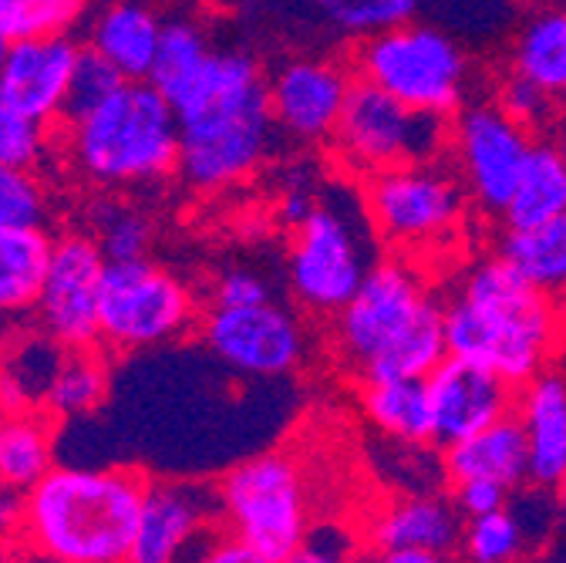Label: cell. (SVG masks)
<instances>
[{"mask_svg":"<svg viewBox=\"0 0 566 563\" xmlns=\"http://www.w3.org/2000/svg\"><path fill=\"white\" fill-rule=\"evenodd\" d=\"M179 115V179L196 192L247 183L273 149V112L260 64L243 51H212L199 82L172 105Z\"/></svg>","mask_w":566,"mask_h":563,"instance_id":"obj_1","label":"cell"},{"mask_svg":"<svg viewBox=\"0 0 566 563\" xmlns=\"http://www.w3.org/2000/svg\"><path fill=\"white\" fill-rule=\"evenodd\" d=\"M563 341V307L536 291L506 257L472 263L446 307V347L523 388L549 368Z\"/></svg>","mask_w":566,"mask_h":563,"instance_id":"obj_2","label":"cell"},{"mask_svg":"<svg viewBox=\"0 0 566 563\" xmlns=\"http://www.w3.org/2000/svg\"><path fill=\"white\" fill-rule=\"evenodd\" d=\"M146 486L135 469L54 466L28 489L21 543L54 563H125Z\"/></svg>","mask_w":566,"mask_h":563,"instance_id":"obj_3","label":"cell"},{"mask_svg":"<svg viewBox=\"0 0 566 563\" xmlns=\"http://www.w3.org/2000/svg\"><path fill=\"white\" fill-rule=\"evenodd\" d=\"M61 156L88 186L122 192L179 173V115L153 82H122L61 125Z\"/></svg>","mask_w":566,"mask_h":563,"instance_id":"obj_4","label":"cell"},{"mask_svg":"<svg viewBox=\"0 0 566 563\" xmlns=\"http://www.w3.org/2000/svg\"><path fill=\"white\" fill-rule=\"evenodd\" d=\"M220 530L266 560H287L314 530L304 466L291 452H263L233 466L220 486Z\"/></svg>","mask_w":566,"mask_h":563,"instance_id":"obj_5","label":"cell"},{"mask_svg":"<svg viewBox=\"0 0 566 563\" xmlns=\"http://www.w3.org/2000/svg\"><path fill=\"white\" fill-rule=\"evenodd\" d=\"M354 79L368 82L415 112L455 115L469 92V58L429 24H398L365 38L354 54Z\"/></svg>","mask_w":566,"mask_h":563,"instance_id":"obj_6","label":"cell"},{"mask_svg":"<svg viewBox=\"0 0 566 563\" xmlns=\"http://www.w3.org/2000/svg\"><path fill=\"white\" fill-rule=\"evenodd\" d=\"M449 125L446 115L415 112L368 82H354L331 146L344 169L371 179L398 166L439 163L449 149Z\"/></svg>","mask_w":566,"mask_h":563,"instance_id":"obj_7","label":"cell"},{"mask_svg":"<svg viewBox=\"0 0 566 563\" xmlns=\"http://www.w3.org/2000/svg\"><path fill=\"white\" fill-rule=\"evenodd\" d=\"M196 321L199 301L169 267L149 257L108 263L98 304V344L112 351L156 347L182 337Z\"/></svg>","mask_w":566,"mask_h":563,"instance_id":"obj_8","label":"cell"},{"mask_svg":"<svg viewBox=\"0 0 566 563\" xmlns=\"http://www.w3.org/2000/svg\"><path fill=\"white\" fill-rule=\"evenodd\" d=\"M365 213L385 243L424 250L455 237L465 213V189L439 163L398 166L365 179Z\"/></svg>","mask_w":566,"mask_h":563,"instance_id":"obj_9","label":"cell"},{"mask_svg":"<svg viewBox=\"0 0 566 563\" xmlns=\"http://www.w3.org/2000/svg\"><path fill=\"white\" fill-rule=\"evenodd\" d=\"M432 304L436 298L408 260H378L361 280L358 294L334 314V351L361 378Z\"/></svg>","mask_w":566,"mask_h":563,"instance_id":"obj_10","label":"cell"},{"mask_svg":"<svg viewBox=\"0 0 566 563\" xmlns=\"http://www.w3.org/2000/svg\"><path fill=\"white\" fill-rule=\"evenodd\" d=\"M536 138L500 102H475L455 112L449 125V149L462 179V189L485 209L500 213L510 206L520 176L530 163Z\"/></svg>","mask_w":566,"mask_h":563,"instance_id":"obj_11","label":"cell"},{"mask_svg":"<svg viewBox=\"0 0 566 563\" xmlns=\"http://www.w3.org/2000/svg\"><path fill=\"white\" fill-rule=\"evenodd\" d=\"M291 288L311 314H337L371 270L361 230L337 206L321 202L294 230L291 240Z\"/></svg>","mask_w":566,"mask_h":563,"instance_id":"obj_12","label":"cell"},{"mask_svg":"<svg viewBox=\"0 0 566 563\" xmlns=\"http://www.w3.org/2000/svg\"><path fill=\"white\" fill-rule=\"evenodd\" d=\"M202 344L240 375L280 378L307 355L304 324L276 301L247 307H212L199 321Z\"/></svg>","mask_w":566,"mask_h":563,"instance_id":"obj_13","label":"cell"},{"mask_svg":"<svg viewBox=\"0 0 566 563\" xmlns=\"http://www.w3.org/2000/svg\"><path fill=\"white\" fill-rule=\"evenodd\" d=\"M108 260L85 230L54 237L38 298V327L61 347H98V304Z\"/></svg>","mask_w":566,"mask_h":563,"instance_id":"obj_14","label":"cell"},{"mask_svg":"<svg viewBox=\"0 0 566 563\" xmlns=\"http://www.w3.org/2000/svg\"><path fill=\"white\" fill-rule=\"evenodd\" d=\"M220 526L217 486L149 482L125 563H196Z\"/></svg>","mask_w":566,"mask_h":563,"instance_id":"obj_15","label":"cell"},{"mask_svg":"<svg viewBox=\"0 0 566 563\" xmlns=\"http://www.w3.org/2000/svg\"><path fill=\"white\" fill-rule=\"evenodd\" d=\"M354 82L358 79L350 67L331 58H294L280 64L266 82L276 128L304 146L331 143Z\"/></svg>","mask_w":566,"mask_h":563,"instance_id":"obj_16","label":"cell"},{"mask_svg":"<svg viewBox=\"0 0 566 563\" xmlns=\"http://www.w3.org/2000/svg\"><path fill=\"white\" fill-rule=\"evenodd\" d=\"M82 44L71 34H41L11 41L0 64V98L44 125H61L67 112L71 75Z\"/></svg>","mask_w":566,"mask_h":563,"instance_id":"obj_17","label":"cell"},{"mask_svg":"<svg viewBox=\"0 0 566 563\" xmlns=\"http://www.w3.org/2000/svg\"><path fill=\"white\" fill-rule=\"evenodd\" d=\"M432 402L436 442L446 449L482 432L492 421L513 415L516 388L492 368L449 355L429 378H424Z\"/></svg>","mask_w":566,"mask_h":563,"instance_id":"obj_18","label":"cell"},{"mask_svg":"<svg viewBox=\"0 0 566 563\" xmlns=\"http://www.w3.org/2000/svg\"><path fill=\"white\" fill-rule=\"evenodd\" d=\"M85 18V48L115 64L122 79L146 82L166 28L153 0H95Z\"/></svg>","mask_w":566,"mask_h":563,"instance_id":"obj_19","label":"cell"},{"mask_svg":"<svg viewBox=\"0 0 566 563\" xmlns=\"http://www.w3.org/2000/svg\"><path fill=\"white\" fill-rule=\"evenodd\" d=\"M462 513L442 492H405L381 503L365 530L371 550H429L452 556L462 543Z\"/></svg>","mask_w":566,"mask_h":563,"instance_id":"obj_20","label":"cell"},{"mask_svg":"<svg viewBox=\"0 0 566 563\" xmlns=\"http://www.w3.org/2000/svg\"><path fill=\"white\" fill-rule=\"evenodd\" d=\"M513 415L530 449V482L556 489L566 476V375L546 368L530 378L516 388Z\"/></svg>","mask_w":566,"mask_h":563,"instance_id":"obj_21","label":"cell"},{"mask_svg":"<svg viewBox=\"0 0 566 563\" xmlns=\"http://www.w3.org/2000/svg\"><path fill=\"white\" fill-rule=\"evenodd\" d=\"M442 469L449 482L489 479L506 489H520L530 482V449L516 415L492 421L482 432L446 446Z\"/></svg>","mask_w":566,"mask_h":563,"instance_id":"obj_22","label":"cell"},{"mask_svg":"<svg viewBox=\"0 0 566 563\" xmlns=\"http://www.w3.org/2000/svg\"><path fill=\"white\" fill-rule=\"evenodd\" d=\"M64 351L44 331L18 334L0 347V411H48Z\"/></svg>","mask_w":566,"mask_h":563,"instance_id":"obj_23","label":"cell"},{"mask_svg":"<svg viewBox=\"0 0 566 563\" xmlns=\"http://www.w3.org/2000/svg\"><path fill=\"white\" fill-rule=\"evenodd\" d=\"M361 411L368 426L401 446H432V402L424 378H381L361 382L358 388Z\"/></svg>","mask_w":566,"mask_h":563,"instance_id":"obj_24","label":"cell"},{"mask_svg":"<svg viewBox=\"0 0 566 563\" xmlns=\"http://www.w3.org/2000/svg\"><path fill=\"white\" fill-rule=\"evenodd\" d=\"M54 237L44 227L0 230V321L34 314Z\"/></svg>","mask_w":566,"mask_h":563,"instance_id":"obj_25","label":"cell"},{"mask_svg":"<svg viewBox=\"0 0 566 563\" xmlns=\"http://www.w3.org/2000/svg\"><path fill=\"white\" fill-rule=\"evenodd\" d=\"M54 469V415L0 411V486L34 489Z\"/></svg>","mask_w":566,"mask_h":563,"instance_id":"obj_26","label":"cell"},{"mask_svg":"<svg viewBox=\"0 0 566 563\" xmlns=\"http://www.w3.org/2000/svg\"><path fill=\"white\" fill-rule=\"evenodd\" d=\"M556 217H566V163L553 143H536L520 186L503 209V223L506 230H526Z\"/></svg>","mask_w":566,"mask_h":563,"instance_id":"obj_27","label":"cell"},{"mask_svg":"<svg viewBox=\"0 0 566 563\" xmlns=\"http://www.w3.org/2000/svg\"><path fill=\"white\" fill-rule=\"evenodd\" d=\"M500 257H506L536 291L556 301L566 298V217L526 230H506Z\"/></svg>","mask_w":566,"mask_h":563,"instance_id":"obj_28","label":"cell"},{"mask_svg":"<svg viewBox=\"0 0 566 563\" xmlns=\"http://www.w3.org/2000/svg\"><path fill=\"white\" fill-rule=\"evenodd\" d=\"M212 51H217V48L209 44L206 31L192 18H186V14L166 18L163 38H159V51H156L153 72H149L146 82H153L176 105L199 82V75L206 72Z\"/></svg>","mask_w":566,"mask_h":563,"instance_id":"obj_29","label":"cell"},{"mask_svg":"<svg viewBox=\"0 0 566 563\" xmlns=\"http://www.w3.org/2000/svg\"><path fill=\"white\" fill-rule=\"evenodd\" d=\"M85 223H88L85 233L98 243L108 263H128L149 257L156 230L146 209H138L135 202L115 192H102L88 202Z\"/></svg>","mask_w":566,"mask_h":563,"instance_id":"obj_30","label":"cell"},{"mask_svg":"<svg viewBox=\"0 0 566 563\" xmlns=\"http://www.w3.org/2000/svg\"><path fill=\"white\" fill-rule=\"evenodd\" d=\"M449 358L446 347V307L436 301L424 311L401 341H395L381 358L371 362V368L361 375V382H381V378H429L442 362Z\"/></svg>","mask_w":566,"mask_h":563,"instance_id":"obj_31","label":"cell"},{"mask_svg":"<svg viewBox=\"0 0 566 563\" xmlns=\"http://www.w3.org/2000/svg\"><path fill=\"white\" fill-rule=\"evenodd\" d=\"M513 75L559 95L566 85V11L533 14L513 48Z\"/></svg>","mask_w":566,"mask_h":563,"instance_id":"obj_32","label":"cell"},{"mask_svg":"<svg viewBox=\"0 0 566 563\" xmlns=\"http://www.w3.org/2000/svg\"><path fill=\"white\" fill-rule=\"evenodd\" d=\"M108 395V362L98 347H71L57 368L48 415L54 418H78L95 411Z\"/></svg>","mask_w":566,"mask_h":563,"instance_id":"obj_33","label":"cell"},{"mask_svg":"<svg viewBox=\"0 0 566 563\" xmlns=\"http://www.w3.org/2000/svg\"><path fill=\"white\" fill-rule=\"evenodd\" d=\"M95 0H0V38L8 44L41 34H71Z\"/></svg>","mask_w":566,"mask_h":563,"instance_id":"obj_34","label":"cell"},{"mask_svg":"<svg viewBox=\"0 0 566 563\" xmlns=\"http://www.w3.org/2000/svg\"><path fill=\"white\" fill-rule=\"evenodd\" d=\"M54 132L0 98V166L38 173L54 153Z\"/></svg>","mask_w":566,"mask_h":563,"instance_id":"obj_35","label":"cell"},{"mask_svg":"<svg viewBox=\"0 0 566 563\" xmlns=\"http://www.w3.org/2000/svg\"><path fill=\"white\" fill-rule=\"evenodd\" d=\"M462 556L469 563H520L526 553V536L516 517L506 510L500 513H485L475 520H465L462 526Z\"/></svg>","mask_w":566,"mask_h":563,"instance_id":"obj_36","label":"cell"},{"mask_svg":"<svg viewBox=\"0 0 566 563\" xmlns=\"http://www.w3.org/2000/svg\"><path fill=\"white\" fill-rule=\"evenodd\" d=\"M314 8L344 34L375 38L408 24L415 14V0H314Z\"/></svg>","mask_w":566,"mask_h":563,"instance_id":"obj_37","label":"cell"},{"mask_svg":"<svg viewBox=\"0 0 566 563\" xmlns=\"http://www.w3.org/2000/svg\"><path fill=\"white\" fill-rule=\"evenodd\" d=\"M51 199L41 173L0 166V230L11 227H44Z\"/></svg>","mask_w":566,"mask_h":563,"instance_id":"obj_38","label":"cell"},{"mask_svg":"<svg viewBox=\"0 0 566 563\" xmlns=\"http://www.w3.org/2000/svg\"><path fill=\"white\" fill-rule=\"evenodd\" d=\"M122 82V72L115 64H108L102 54H95L92 48L82 44V54H78V64H75V75H71V92H67V112H64V122L78 118L85 112H92L98 102H105ZM61 122V125H64Z\"/></svg>","mask_w":566,"mask_h":563,"instance_id":"obj_39","label":"cell"},{"mask_svg":"<svg viewBox=\"0 0 566 563\" xmlns=\"http://www.w3.org/2000/svg\"><path fill=\"white\" fill-rule=\"evenodd\" d=\"M495 102H500V108L506 115H513L523 128H530L533 135L543 132V128H556L559 122V95L520 79V75H510L503 85H500V95H495Z\"/></svg>","mask_w":566,"mask_h":563,"instance_id":"obj_40","label":"cell"},{"mask_svg":"<svg viewBox=\"0 0 566 563\" xmlns=\"http://www.w3.org/2000/svg\"><path fill=\"white\" fill-rule=\"evenodd\" d=\"M280 563H361L354 556V540L334 526H314L307 540Z\"/></svg>","mask_w":566,"mask_h":563,"instance_id":"obj_41","label":"cell"},{"mask_svg":"<svg viewBox=\"0 0 566 563\" xmlns=\"http://www.w3.org/2000/svg\"><path fill=\"white\" fill-rule=\"evenodd\" d=\"M510 492L500 482L489 479H465V482H452V503L462 513V520H475L485 513H500L510 507Z\"/></svg>","mask_w":566,"mask_h":563,"instance_id":"obj_42","label":"cell"},{"mask_svg":"<svg viewBox=\"0 0 566 563\" xmlns=\"http://www.w3.org/2000/svg\"><path fill=\"white\" fill-rule=\"evenodd\" d=\"M270 301V288L263 284V277L253 270H227L212 284V307H247V304H263Z\"/></svg>","mask_w":566,"mask_h":563,"instance_id":"obj_43","label":"cell"},{"mask_svg":"<svg viewBox=\"0 0 566 563\" xmlns=\"http://www.w3.org/2000/svg\"><path fill=\"white\" fill-rule=\"evenodd\" d=\"M317 206H321V199L314 192V179L304 169H294L291 179H283L280 199H276V217H280V223H287L291 230H297Z\"/></svg>","mask_w":566,"mask_h":563,"instance_id":"obj_44","label":"cell"},{"mask_svg":"<svg viewBox=\"0 0 566 563\" xmlns=\"http://www.w3.org/2000/svg\"><path fill=\"white\" fill-rule=\"evenodd\" d=\"M24 523H28V492L0 486V540L18 546L24 540Z\"/></svg>","mask_w":566,"mask_h":563,"instance_id":"obj_45","label":"cell"},{"mask_svg":"<svg viewBox=\"0 0 566 563\" xmlns=\"http://www.w3.org/2000/svg\"><path fill=\"white\" fill-rule=\"evenodd\" d=\"M196 563H273V560H266L263 553H256L253 546H247L230 533H217L212 543L196 556Z\"/></svg>","mask_w":566,"mask_h":563,"instance_id":"obj_46","label":"cell"},{"mask_svg":"<svg viewBox=\"0 0 566 563\" xmlns=\"http://www.w3.org/2000/svg\"><path fill=\"white\" fill-rule=\"evenodd\" d=\"M361 563H449V556L429 550H371Z\"/></svg>","mask_w":566,"mask_h":563,"instance_id":"obj_47","label":"cell"},{"mask_svg":"<svg viewBox=\"0 0 566 563\" xmlns=\"http://www.w3.org/2000/svg\"><path fill=\"white\" fill-rule=\"evenodd\" d=\"M14 563H54V560H48L44 553H38V550H31V546H24L21 553L14 550Z\"/></svg>","mask_w":566,"mask_h":563,"instance_id":"obj_48","label":"cell"},{"mask_svg":"<svg viewBox=\"0 0 566 563\" xmlns=\"http://www.w3.org/2000/svg\"><path fill=\"white\" fill-rule=\"evenodd\" d=\"M553 146H556V153H559L563 163H566V115L556 122V138H553Z\"/></svg>","mask_w":566,"mask_h":563,"instance_id":"obj_49","label":"cell"},{"mask_svg":"<svg viewBox=\"0 0 566 563\" xmlns=\"http://www.w3.org/2000/svg\"><path fill=\"white\" fill-rule=\"evenodd\" d=\"M556 503H559V526L566 530V476L556 486Z\"/></svg>","mask_w":566,"mask_h":563,"instance_id":"obj_50","label":"cell"},{"mask_svg":"<svg viewBox=\"0 0 566 563\" xmlns=\"http://www.w3.org/2000/svg\"><path fill=\"white\" fill-rule=\"evenodd\" d=\"M0 563H14V546L0 540Z\"/></svg>","mask_w":566,"mask_h":563,"instance_id":"obj_51","label":"cell"},{"mask_svg":"<svg viewBox=\"0 0 566 563\" xmlns=\"http://www.w3.org/2000/svg\"><path fill=\"white\" fill-rule=\"evenodd\" d=\"M4 54H8V41L0 38V64H4Z\"/></svg>","mask_w":566,"mask_h":563,"instance_id":"obj_52","label":"cell"},{"mask_svg":"<svg viewBox=\"0 0 566 563\" xmlns=\"http://www.w3.org/2000/svg\"><path fill=\"white\" fill-rule=\"evenodd\" d=\"M559 102L566 105V85H563V92H559Z\"/></svg>","mask_w":566,"mask_h":563,"instance_id":"obj_53","label":"cell"}]
</instances>
